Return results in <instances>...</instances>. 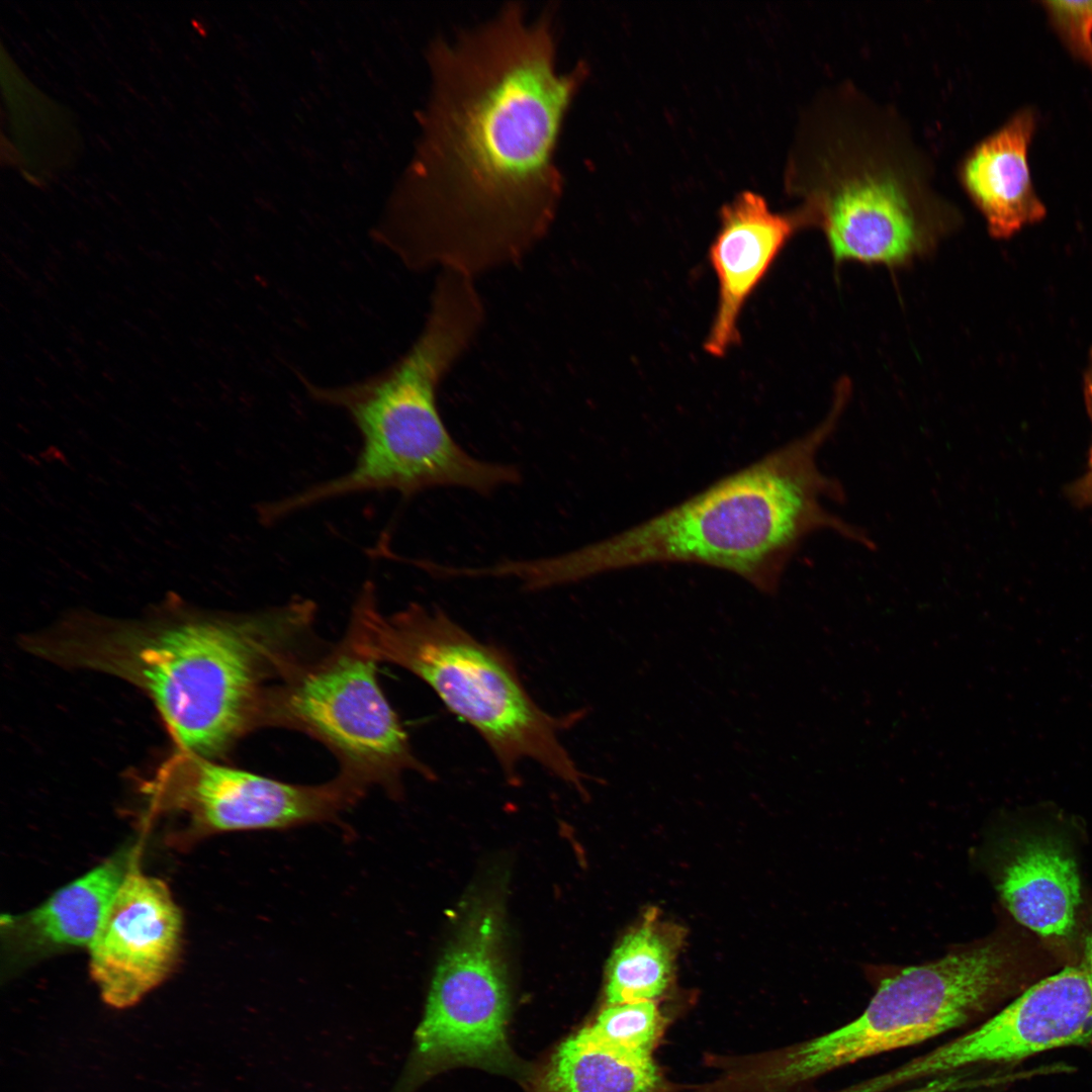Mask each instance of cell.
Listing matches in <instances>:
<instances>
[{
    "label": "cell",
    "mask_w": 1092,
    "mask_h": 1092,
    "mask_svg": "<svg viewBox=\"0 0 1092 1092\" xmlns=\"http://www.w3.org/2000/svg\"><path fill=\"white\" fill-rule=\"evenodd\" d=\"M484 315L473 280L441 272L419 337L394 364L340 386L302 379L310 398L348 415L361 438L359 454L340 476L260 503L259 521L275 524L321 503L369 491L411 496L457 487L487 495L519 483L516 465L476 458L457 443L438 406L441 381L475 339Z\"/></svg>",
    "instance_id": "4"
},
{
    "label": "cell",
    "mask_w": 1092,
    "mask_h": 1092,
    "mask_svg": "<svg viewBox=\"0 0 1092 1092\" xmlns=\"http://www.w3.org/2000/svg\"><path fill=\"white\" fill-rule=\"evenodd\" d=\"M508 1007L497 929L492 915L484 913L467 925L437 968L415 1033L416 1070L499 1052Z\"/></svg>",
    "instance_id": "11"
},
{
    "label": "cell",
    "mask_w": 1092,
    "mask_h": 1092,
    "mask_svg": "<svg viewBox=\"0 0 1092 1092\" xmlns=\"http://www.w3.org/2000/svg\"><path fill=\"white\" fill-rule=\"evenodd\" d=\"M686 930L649 908L614 949L607 968L608 1005L655 1001L670 986Z\"/></svg>",
    "instance_id": "17"
},
{
    "label": "cell",
    "mask_w": 1092,
    "mask_h": 1092,
    "mask_svg": "<svg viewBox=\"0 0 1092 1092\" xmlns=\"http://www.w3.org/2000/svg\"><path fill=\"white\" fill-rule=\"evenodd\" d=\"M344 640L375 662L397 665L426 682L478 733L510 780L524 760H532L584 792L585 777L560 738L583 713L555 717L544 711L511 656L474 637L441 608L412 603L384 614L374 582L366 580Z\"/></svg>",
    "instance_id": "5"
},
{
    "label": "cell",
    "mask_w": 1092,
    "mask_h": 1092,
    "mask_svg": "<svg viewBox=\"0 0 1092 1092\" xmlns=\"http://www.w3.org/2000/svg\"><path fill=\"white\" fill-rule=\"evenodd\" d=\"M374 660L344 640L309 657L272 685L263 700L259 728L298 730L326 745L340 762L339 775L364 793L381 787L402 792V777L435 774L420 760L400 719L376 676Z\"/></svg>",
    "instance_id": "8"
},
{
    "label": "cell",
    "mask_w": 1092,
    "mask_h": 1092,
    "mask_svg": "<svg viewBox=\"0 0 1092 1092\" xmlns=\"http://www.w3.org/2000/svg\"><path fill=\"white\" fill-rule=\"evenodd\" d=\"M183 921L168 886L132 869L88 946L89 972L103 1001L138 1003L175 970Z\"/></svg>",
    "instance_id": "12"
},
{
    "label": "cell",
    "mask_w": 1092,
    "mask_h": 1092,
    "mask_svg": "<svg viewBox=\"0 0 1092 1092\" xmlns=\"http://www.w3.org/2000/svg\"><path fill=\"white\" fill-rule=\"evenodd\" d=\"M1036 124L1033 108L1019 110L974 147L962 164L963 185L995 239L1010 238L1045 215L1028 165Z\"/></svg>",
    "instance_id": "15"
},
{
    "label": "cell",
    "mask_w": 1092,
    "mask_h": 1092,
    "mask_svg": "<svg viewBox=\"0 0 1092 1092\" xmlns=\"http://www.w3.org/2000/svg\"><path fill=\"white\" fill-rule=\"evenodd\" d=\"M1018 947L1003 939L908 967L886 978L860 1015L789 1049L768 1083L793 1087L965 1025L1021 992Z\"/></svg>",
    "instance_id": "6"
},
{
    "label": "cell",
    "mask_w": 1092,
    "mask_h": 1092,
    "mask_svg": "<svg viewBox=\"0 0 1092 1092\" xmlns=\"http://www.w3.org/2000/svg\"><path fill=\"white\" fill-rule=\"evenodd\" d=\"M1092 1039V930L1080 956L1018 993L1007 1005L963 1035L923 1054L928 1077L978 1065L1020 1062Z\"/></svg>",
    "instance_id": "10"
},
{
    "label": "cell",
    "mask_w": 1092,
    "mask_h": 1092,
    "mask_svg": "<svg viewBox=\"0 0 1092 1092\" xmlns=\"http://www.w3.org/2000/svg\"><path fill=\"white\" fill-rule=\"evenodd\" d=\"M150 787L159 804L188 813L199 836L333 821L364 795L340 775L320 785H296L184 752Z\"/></svg>",
    "instance_id": "9"
},
{
    "label": "cell",
    "mask_w": 1092,
    "mask_h": 1092,
    "mask_svg": "<svg viewBox=\"0 0 1092 1092\" xmlns=\"http://www.w3.org/2000/svg\"><path fill=\"white\" fill-rule=\"evenodd\" d=\"M1084 401L1087 410V414L1092 423V351L1089 357L1088 366L1084 375ZM1092 447V444H1091Z\"/></svg>",
    "instance_id": "22"
},
{
    "label": "cell",
    "mask_w": 1092,
    "mask_h": 1092,
    "mask_svg": "<svg viewBox=\"0 0 1092 1092\" xmlns=\"http://www.w3.org/2000/svg\"><path fill=\"white\" fill-rule=\"evenodd\" d=\"M132 869L130 854L119 852L57 890L38 907L7 916L4 923L10 943L19 954L30 958L89 946Z\"/></svg>",
    "instance_id": "16"
},
{
    "label": "cell",
    "mask_w": 1092,
    "mask_h": 1092,
    "mask_svg": "<svg viewBox=\"0 0 1092 1092\" xmlns=\"http://www.w3.org/2000/svg\"><path fill=\"white\" fill-rule=\"evenodd\" d=\"M1069 499L1077 507L1092 506V447L1088 455L1086 471L1067 487Z\"/></svg>",
    "instance_id": "21"
},
{
    "label": "cell",
    "mask_w": 1092,
    "mask_h": 1092,
    "mask_svg": "<svg viewBox=\"0 0 1092 1092\" xmlns=\"http://www.w3.org/2000/svg\"><path fill=\"white\" fill-rule=\"evenodd\" d=\"M546 1080L551 1092H655L659 1085L652 1057L619 1052L583 1028L560 1045Z\"/></svg>",
    "instance_id": "18"
},
{
    "label": "cell",
    "mask_w": 1092,
    "mask_h": 1092,
    "mask_svg": "<svg viewBox=\"0 0 1092 1092\" xmlns=\"http://www.w3.org/2000/svg\"><path fill=\"white\" fill-rule=\"evenodd\" d=\"M997 889L1014 919L1042 939L1073 938L1082 903L1076 859L1067 842L1052 833L1015 840L1003 859Z\"/></svg>",
    "instance_id": "14"
},
{
    "label": "cell",
    "mask_w": 1092,
    "mask_h": 1092,
    "mask_svg": "<svg viewBox=\"0 0 1092 1092\" xmlns=\"http://www.w3.org/2000/svg\"><path fill=\"white\" fill-rule=\"evenodd\" d=\"M810 432L717 479L655 516L579 548L540 557L535 575L545 588L653 564H696L733 573L775 595L802 543L832 531L873 549L868 534L824 507L844 499L841 483L819 467L818 454L835 432L847 396Z\"/></svg>",
    "instance_id": "3"
},
{
    "label": "cell",
    "mask_w": 1092,
    "mask_h": 1092,
    "mask_svg": "<svg viewBox=\"0 0 1092 1092\" xmlns=\"http://www.w3.org/2000/svg\"><path fill=\"white\" fill-rule=\"evenodd\" d=\"M839 141L817 159L798 208L820 229L836 266L900 269L928 256L957 217L902 164L867 143Z\"/></svg>",
    "instance_id": "7"
},
{
    "label": "cell",
    "mask_w": 1092,
    "mask_h": 1092,
    "mask_svg": "<svg viewBox=\"0 0 1092 1092\" xmlns=\"http://www.w3.org/2000/svg\"><path fill=\"white\" fill-rule=\"evenodd\" d=\"M1056 31L1070 52L1092 70V1H1042Z\"/></svg>",
    "instance_id": "20"
},
{
    "label": "cell",
    "mask_w": 1092,
    "mask_h": 1092,
    "mask_svg": "<svg viewBox=\"0 0 1092 1092\" xmlns=\"http://www.w3.org/2000/svg\"><path fill=\"white\" fill-rule=\"evenodd\" d=\"M663 1028V1018L652 1000L608 1005L596 1021L584 1027L595 1040L629 1055L651 1058Z\"/></svg>",
    "instance_id": "19"
},
{
    "label": "cell",
    "mask_w": 1092,
    "mask_h": 1092,
    "mask_svg": "<svg viewBox=\"0 0 1092 1092\" xmlns=\"http://www.w3.org/2000/svg\"><path fill=\"white\" fill-rule=\"evenodd\" d=\"M803 226L797 209L776 212L763 196L751 190L738 193L722 206L719 230L709 249L718 302L704 344L707 353L722 357L739 341L738 323L746 301Z\"/></svg>",
    "instance_id": "13"
},
{
    "label": "cell",
    "mask_w": 1092,
    "mask_h": 1092,
    "mask_svg": "<svg viewBox=\"0 0 1092 1092\" xmlns=\"http://www.w3.org/2000/svg\"><path fill=\"white\" fill-rule=\"evenodd\" d=\"M552 11L509 3L440 40L415 172L423 186L397 230L379 237L405 267L469 277L516 263L547 234L562 194L555 155L587 75L557 65Z\"/></svg>",
    "instance_id": "1"
},
{
    "label": "cell",
    "mask_w": 1092,
    "mask_h": 1092,
    "mask_svg": "<svg viewBox=\"0 0 1092 1092\" xmlns=\"http://www.w3.org/2000/svg\"><path fill=\"white\" fill-rule=\"evenodd\" d=\"M315 610L299 598L243 614L77 622L31 640L30 647L135 685L153 700L181 752L211 759L259 728L269 688L308 657Z\"/></svg>",
    "instance_id": "2"
}]
</instances>
